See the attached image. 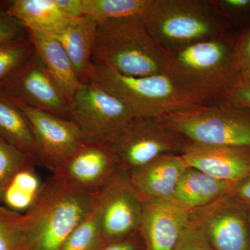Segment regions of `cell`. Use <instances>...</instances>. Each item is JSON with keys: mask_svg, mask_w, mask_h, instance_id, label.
<instances>
[{"mask_svg": "<svg viewBox=\"0 0 250 250\" xmlns=\"http://www.w3.org/2000/svg\"><path fill=\"white\" fill-rule=\"evenodd\" d=\"M236 39L229 34L166 53L165 73L198 105L228 100L241 82Z\"/></svg>", "mask_w": 250, "mask_h": 250, "instance_id": "1", "label": "cell"}, {"mask_svg": "<svg viewBox=\"0 0 250 250\" xmlns=\"http://www.w3.org/2000/svg\"><path fill=\"white\" fill-rule=\"evenodd\" d=\"M96 195L52 174L29 209L19 215L17 250H60L93 211Z\"/></svg>", "mask_w": 250, "mask_h": 250, "instance_id": "2", "label": "cell"}, {"mask_svg": "<svg viewBox=\"0 0 250 250\" xmlns=\"http://www.w3.org/2000/svg\"><path fill=\"white\" fill-rule=\"evenodd\" d=\"M166 53L150 35L139 17L98 22L93 63L130 77L165 73Z\"/></svg>", "mask_w": 250, "mask_h": 250, "instance_id": "3", "label": "cell"}, {"mask_svg": "<svg viewBox=\"0 0 250 250\" xmlns=\"http://www.w3.org/2000/svg\"><path fill=\"white\" fill-rule=\"evenodd\" d=\"M141 19L166 53L231 34V23L206 0H149Z\"/></svg>", "mask_w": 250, "mask_h": 250, "instance_id": "4", "label": "cell"}, {"mask_svg": "<svg viewBox=\"0 0 250 250\" xmlns=\"http://www.w3.org/2000/svg\"><path fill=\"white\" fill-rule=\"evenodd\" d=\"M88 82L119 99L136 117L162 118L200 106L166 73L126 76L107 67L93 63Z\"/></svg>", "mask_w": 250, "mask_h": 250, "instance_id": "5", "label": "cell"}, {"mask_svg": "<svg viewBox=\"0 0 250 250\" xmlns=\"http://www.w3.org/2000/svg\"><path fill=\"white\" fill-rule=\"evenodd\" d=\"M190 142L250 148V108L226 100L162 118Z\"/></svg>", "mask_w": 250, "mask_h": 250, "instance_id": "6", "label": "cell"}, {"mask_svg": "<svg viewBox=\"0 0 250 250\" xmlns=\"http://www.w3.org/2000/svg\"><path fill=\"white\" fill-rule=\"evenodd\" d=\"M120 169L129 174L169 154H182L190 143L163 118L134 117L106 141Z\"/></svg>", "mask_w": 250, "mask_h": 250, "instance_id": "7", "label": "cell"}, {"mask_svg": "<svg viewBox=\"0 0 250 250\" xmlns=\"http://www.w3.org/2000/svg\"><path fill=\"white\" fill-rule=\"evenodd\" d=\"M70 104V119L85 141L104 142L135 117L121 100L90 82L81 85Z\"/></svg>", "mask_w": 250, "mask_h": 250, "instance_id": "8", "label": "cell"}, {"mask_svg": "<svg viewBox=\"0 0 250 250\" xmlns=\"http://www.w3.org/2000/svg\"><path fill=\"white\" fill-rule=\"evenodd\" d=\"M143 204L129 174L121 170L97 193L94 211L106 244L139 232Z\"/></svg>", "mask_w": 250, "mask_h": 250, "instance_id": "9", "label": "cell"}, {"mask_svg": "<svg viewBox=\"0 0 250 250\" xmlns=\"http://www.w3.org/2000/svg\"><path fill=\"white\" fill-rule=\"evenodd\" d=\"M250 207L227 195L190 212L214 250H250Z\"/></svg>", "mask_w": 250, "mask_h": 250, "instance_id": "10", "label": "cell"}, {"mask_svg": "<svg viewBox=\"0 0 250 250\" xmlns=\"http://www.w3.org/2000/svg\"><path fill=\"white\" fill-rule=\"evenodd\" d=\"M14 100L31 125L37 147L38 163L55 173L84 141L80 128L72 120Z\"/></svg>", "mask_w": 250, "mask_h": 250, "instance_id": "11", "label": "cell"}, {"mask_svg": "<svg viewBox=\"0 0 250 250\" xmlns=\"http://www.w3.org/2000/svg\"><path fill=\"white\" fill-rule=\"evenodd\" d=\"M0 91L31 107L70 119V103L46 71L35 52Z\"/></svg>", "mask_w": 250, "mask_h": 250, "instance_id": "12", "label": "cell"}, {"mask_svg": "<svg viewBox=\"0 0 250 250\" xmlns=\"http://www.w3.org/2000/svg\"><path fill=\"white\" fill-rule=\"evenodd\" d=\"M120 170L106 143L84 141L54 174L82 190L98 193Z\"/></svg>", "mask_w": 250, "mask_h": 250, "instance_id": "13", "label": "cell"}, {"mask_svg": "<svg viewBox=\"0 0 250 250\" xmlns=\"http://www.w3.org/2000/svg\"><path fill=\"white\" fill-rule=\"evenodd\" d=\"M181 154L188 167L221 180L235 183L250 175V148L190 142Z\"/></svg>", "mask_w": 250, "mask_h": 250, "instance_id": "14", "label": "cell"}, {"mask_svg": "<svg viewBox=\"0 0 250 250\" xmlns=\"http://www.w3.org/2000/svg\"><path fill=\"white\" fill-rule=\"evenodd\" d=\"M139 233L145 250H172L190 222V212L172 202L143 200Z\"/></svg>", "mask_w": 250, "mask_h": 250, "instance_id": "15", "label": "cell"}, {"mask_svg": "<svg viewBox=\"0 0 250 250\" xmlns=\"http://www.w3.org/2000/svg\"><path fill=\"white\" fill-rule=\"evenodd\" d=\"M187 167L182 154H165L131 171L129 179L143 200L172 202L176 188Z\"/></svg>", "mask_w": 250, "mask_h": 250, "instance_id": "16", "label": "cell"}, {"mask_svg": "<svg viewBox=\"0 0 250 250\" xmlns=\"http://www.w3.org/2000/svg\"><path fill=\"white\" fill-rule=\"evenodd\" d=\"M34 52L54 83L70 103L81 82L71 61L60 42L52 34L27 31Z\"/></svg>", "mask_w": 250, "mask_h": 250, "instance_id": "17", "label": "cell"}, {"mask_svg": "<svg viewBox=\"0 0 250 250\" xmlns=\"http://www.w3.org/2000/svg\"><path fill=\"white\" fill-rule=\"evenodd\" d=\"M98 24L94 18L82 16L75 18L60 30L52 34L65 49L82 83L89 82Z\"/></svg>", "mask_w": 250, "mask_h": 250, "instance_id": "18", "label": "cell"}, {"mask_svg": "<svg viewBox=\"0 0 250 250\" xmlns=\"http://www.w3.org/2000/svg\"><path fill=\"white\" fill-rule=\"evenodd\" d=\"M1 4L27 31L54 34L76 18L65 12L56 0H11Z\"/></svg>", "mask_w": 250, "mask_h": 250, "instance_id": "19", "label": "cell"}, {"mask_svg": "<svg viewBox=\"0 0 250 250\" xmlns=\"http://www.w3.org/2000/svg\"><path fill=\"white\" fill-rule=\"evenodd\" d=\"M233 184L188 167L176 188L172 203L190 212L228 195Z\"/></svg>", "mask_w": 250, "mask_h": 250, "instance_id": "20", "label": "cell"}, {"mask_svg": "<svg viewBox=\"0 0 250 250\" xmlns=\"http://www.w3.org/2000/svg\"><path fill=\"white\" fill-rule=\"evenodd\" d=\"M0 139L37 161V147L27 116L17 103L0 91Z\"/></svg>", "mask_w": 250, "mask_h": 250, "instance_id": "21", "label": "cell"}, {"mask_svg": "<svg viewBox=\"0 0 250 250\" xmlns=\"http://www.w3.org/2000/svg\"><path fill=\"white\" fill-rule=\"evenodd\" d=\"M42 184L34 166L24 169L18 172L5 188L3 201L8 208L14 211L27 210L35 201Z\"/></svg>", "mask_w": 250, "mask_h": 250, "instance_id": "22", "label": "cell"}, {"mask_svg": "<svg viewBox=\"0 0 250 250\" xmlns=\"http://www.w3.org/2000/svg\"><path fill=\"white\" fill-rule=\"evenodd\" d=\"M149 0H81L82 16L98 22L116 18L139 17L144 14Z\"/></svg>", "mask_w": 250, "mask_h": 250, "instance_id": "23", "label": "cell"}, {"mask_svg": "<svg viewBox=\"0 0 250 250\" xmlns=\"http://www.w3.org/2000/svg\"><path fill=\"white\" fill-rule=\"evenodd\" d=\"M34 54L29 36L0 42V89L12 80Z\"/></svg>", "mask_w": 250, "mask_h": 250, "instance_id": "24", "label": "cell"}, {"mask_svg": "<svg viewBox=\"0 0 250 250\" xmlns=\"http://www.w3.org/2000/svg\"><path fill=\"white\" fill-rule=\"evenodd\" d=\"M106 245L94 208L79 225L60 250H101Z\"/></svg>", "mask_w": 250, "mask_h": 250, "instance_id": "25", "label": "cell"}, {"mask_svg": "<svg viewBox=\"0 0 250 250\" xmlns=\"http://www.w3.org/2000/svg\"><path fill=\"white\" fill-rule=\"evenodd\" d=\"M36 163L32 156L0 139V187L3 191L18 172Z\"/></svg>", "mask_w": 250, "mask_h": 250, "instance_id": "26", "label": "cell"}, {"mask_svg": "<svg viewBox=\"0 0 250 250\" xmlns=\"http://www.w3.org/2000/svg\"><path fill=\"white\" fill-rule=\"evenodd\" d=\"M20 213L0 207V250H17Z\"/></svg>", "mask_w": 250, "mask_h": 250, "instance_id": "27", "label": "cell"}, {"mask_svg": "<svg viewBox=\"0 0 250 250\" xmlns=\"http://www.w3.org/2000/svg\"><path fill=\"white\" fill-rule=\"evenodd\" d=\"M172 250H214L205 234L195 224L189 222Z\"/></svg>", "mask_w": 250, "mask_h": 250, "instance_id": "28", "label": "cell"}, {"mask_svg": "<svg viewBox=\"0 0 250 250\" xmlns=\"http://www.w3.org/2000/svg\"><path fill=\"white\" fill-rule=\"evenodd\" d=\"M236 51L241 82L250 83V28L236 36Z\"/></svg>", "mask_w": 250, "mask_h": 250, "instance_id": "29", "label": "cell"}, {"mask_svg": "<svg viewBox=\"0 0 250 250\" xmlns=\"http://www.w3.org/2000/svg\"><path fill=\"white\" fill-rule=\"evenodd\" d=\"M212 4L227 21H238L250 14V0H212Z\"/></svg>", "mask_w": 250, "mask_h": 250, "instance_id": "30", "label": "cell"}, {"mask_svg": "<svg viewBox=\"0 0 250 250\" xmlns=\"http://www.w3.org/2000/svg\"><path fill=\"white\" fill-rule=\"evenodd\" d=\"M27 36L22 23L10 16L0 1V42L14 41Z\"/></svg>", "mask_w": 250, "mask_h": 250, "instance_id": "31", "label": "cell"}, {"mask_svg": "<svg viewBox=\"0 0 250 250\" xmlns=\"http://www.w3.org/2000/svg\"><path fill=\"white\" fill-rule=\"evenodd\" d=\"M101 250H145L144 244L139 232L106 243Z\"/></svg>", "mask_w": 250, "mask_h": 250, "instance_id": "32", "label": "cell"}, {"mask_svg": "<svg viewBox=\"0 0 250 250\" xmlns=\"http://www.w3.org/2000/svg\"><path fill=\"white\" fill-rule=\"evenodd\" d=\"M228 195L250 207V175L235 182Z\"/></svg>", "mask_w": 250, "mask_h": 250, "instance_id": "33", "label": "cell"}, {"mask_svg": "<svg viewBox=\"0 0 250 250\" xmlns=\"http://www.w3.org/2000/svg\"><path fill=\"white\" fill-rule=\"evenodd\" d=\"M228 100L250 108V83L240 82L231 92Z\"/></svg>", "mask_w": 250, "mask_h": 250, "instance_id": "34", "label": "cell"}, {"mask_svg": "<svg viewBox=\"0 0 250 250\" xmlns=\"http://www.w3.org/2000/svg\"><path fill=\"white\" fill-rule=\"evenodd\" d=\"M3 189L0 187V200H2Z\"/></svg>", "mask_w": 250, "mask_h": 250, "instance_id": "35", "label": "cell"}, {"mask_svg": "<svg viewBox=\"0 0 250 250\" xmlns=\"http://www.w3.org/2000/svg\"><path fill=\"white\" fill-rule=\"evenodd\" d=\"M250 207V210H249V211H250V207Z\"/></svg>", "mask_w": 250, "mask_h": 250, "instance_id": "36", "label": "cell"}]
</instances>
